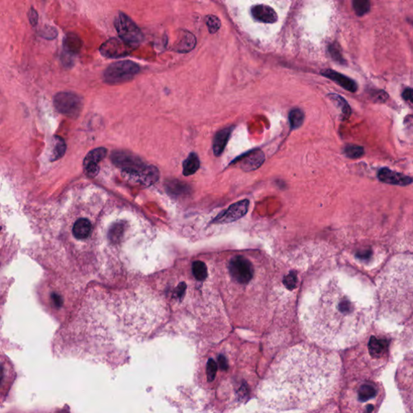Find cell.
<instances>
[{
	"label": "cell",
	"instance_id": "6da1fadb",
	"mask_svg": "<svg viewBox=\"0 0 413 413\" xmlns=\"http://www.w3.org/2000/svg\"><path fill=\"white\" fill-rule=\"evenodd\" d=\"M337 355L306 345L287 350L272 364L259 396L277 410L310 409L330 397L340 377Z\"/></svg>",
	"mask_w": 413,
	"mask_h": 413
},
{
	"label": "cell",
	"instance_id": "7a4b0ae2",
	"mask_svg": "<svg viewBox=\"0 0 413 413\" xmlns=\"http://www.w3.org/2000/svg\"><path fill=\"white\" fill-rule=\"evenodd\" d=\"M369 307L355 299L339 278L318 284L306 296L301 323L311 342L327 348H343L355 342L371 321Z\"/></svg>",
	"mask_w": 413,
	"mask_h": 413
},
{
	"label": "cell",
	"instance_id": "3957f363",
	"mask_svg": "<svg viewBox=\"0 0 413 413\" xmlns=\"http://www.w3.org/2000/svg\"><path fill=\"white\" fill-rule=\"evenodd\" d=\"M380 296L386 309L413 308V258L399 259L387 269L380 282Z\"/></svg>",
	"mask_w": 413,
	"mask_h": 413
},
{
	"label": "cell",
	"instance_id": "277c9868",
	"mask_svg": "<svg viewBox=\"0 0 413 413\" xmlns=\"http://www.w3.org/2000/svg\"><path fill=\"white\" fill-rule=\"evenodd\" d=\"M381 388L371 381H360L350 386L343 395L346 413H375L381 403Z\"/></svg>",
	"mask_w": 413,
	"mask_h": 413
},
{
	"label": "cell",
	"instance_id": "5b68a950",
	"mask_svg": "<svg viewBox=\"0 0 413 413\" xmlns=\"http://www.w3.org/2000/svg\"><path fill=\"white\" fill-rule=\"evenodd\" d=\"M111 161L123 171L137 177L142 183L152 184L159 178V170L152 165L145 163L141 157L127 150H115L111 155Z\"/></svg>",
	"mask_w": 413,
	"mask_h": 413
},
{
	"label": "cell",
	"instance_id": "8992f818",
	"mask_svg": "<svg viewBox=\"0 0 413 413\" xmlns=\"http://www.w3.org/2000/svg\"><path fill=\"white\" fill-rule=\"evenodd\" d=\"M140 71L139 65L133 61L129 60L116 61L104 70L103 80L108 85H119L133 80Z\"/></svg>",
	"mask_w": 413,
	"mask_h": 413
},
{
	"label": "cell",
	"instance_id": "52a82bcc",
	"mask_svg": "<svg viewBox=\"0 0 413 413\" xmlns=\"http://www.w3.org/2000/svg\"><path fill=\"white\" fill-rule=\"evenodd\" d=\"M115 28L120 39L134 50L142 43L144 36L139 27L128 15L120 12L115 16Z\"/></svg>",
	"mask_w": 413,
	"mask_h": 413
},
{
	"label": "cell",
	"instance_id": "ba28073f",
	"mask_svg": "<svg viewBox=\"0 0 413 413\" xmlns=\"http://www.w3.org/2000/svg\"><path fill=\"white\" fill-rule=\"evenodd\" d=\"M53 105L59 113L75 119L83 110V100L74 92H59L53 98Z\"/></svg>",
	"mask_w": 413,
	"mask_h": 413
},
{
	"label": "cell",
	"instance_id": "9c48e42d",
	"mask_svg": "<svg viewBox=\"0 0 413 413\" xmlns=\"http://www.w3.org/2000/svg\"><path fill=\"white\" fill-rule=\"evenodd\" d=\"M229 273L237 282L246 284L254 276V268L248 259L242 256H236L229 262Z\"/></svg>",
	"mask_w": 413,
	"mask_h": 413
},
{
	"label": "cell",
	"instance_id": "30bf717a",
	"mask_svg": "<svg viewBox=\"0 0 413 413\" xmlns=\"http://www.w3.org/2000/svg\"><path fill=\"white\" fill-rule=\"evenodd\" d=\"M134 49L123 42L121 39L111 38L103 44L100 47V53L107 58H118L125 57Z\"/></svg>",
	"mask_w": 413,
	"mask_h": 413
},
{
	"label": "cell",
	"instance_id": "8fae6325",
	"mask_svg": "<svg viewBox=\"0 0 413 413\" xmlns=\"http://www.w3.org/2000/svg\"><path fill=\"white\" fill-rule=\"evenodd\" d=\"M107 154V150L103 147L94 149L90 151L83 160V170L89 178H95L100 172V161L103 160Z\"/></svg>",
	"mask_w": 413,
	"mask_h": 413
},
{
	"label": "cell",
	"instance_id": "7c38bea8",
	"mask_svg": "<svg viewBox=\"0 0 413 413\" xmlns=\"http://www.w3.org/2000/svg\"><path fill=\"white\" fill-rule=\"evenodd\" d=\"M250 202L245 200L231 205L226 211L222 212L214 220V223L217 224H226L232 223L243 217L248 211Z\"/></svg>",
	"mask_w": 413,
	"mask_h": 413
},
{
	"label": "cell",
	"instance_id": "4fadbf2b",
	"mask_svg": "<svg viewBox=\"0 0 413 413\" xmlns=\"http://www.w3.org/2000/svg\"><path fill=\"white\" fill-rule=\"evenodd\" d=\"M265 161V155L261 150H254L249 151L245 155L238 157L234 162H239L242 170L246 171L257 170Z\"/></svg>",
	"mask_w": 413,
	"mask_h": 413
},
{
	"label": "cell",
	"instance_id": "5bb4252c",
	"mask_svg": "<svg viewBox=\"0 0 413 413\" xmlns=\"http://www.w3.org/2000/svg\"><path fill=\"white\" fill-rule=\"evenodd\" d=\"M379 180L392 185L406 186L413 183L410 177L404 175L398 172L392 171L388 168H383L378 171Z\"/></svg>",
	"mask_w": 413,
	"mask_h": 413
},
{
	"label": "cell",
	"instance_id": "9a60e30c",
	"mask_svg": "<svg viewBox=\"0 0 413 413\" xmlns=\"http://www.w3.org/2000/svg\"><path fill=\"white\" fill-rule=\"evenodd\" d=\"M251 14L257 21L265 24H274L278 20L276 11L267 5L258 4L253 6Z\"/></svg>",
	"mask_w": 413,
	"mask_h": 413
},
{
	"label": "cell",
	"instance_id": "2e32d148",
	"mask_svg": "<svg viewBox=\"0 0 413 413\" xmlns=\"http://www.w3.org/2000/svg\"><path fill=\"white\" fill-rule=\"evenodd\" d=\"M322 75L326 77L328 79L333 80L338 85L341 86L342 88L350 92H356L358 90V85L355 81L350 79L349 77L340 74L338 72L333 70H326L321 73Z\"/></svg>",
	"mask_w": 413,
	"mask_h": 413
},
{
	"label": "cell",
	"instance_id": "e0dca14e",
	"mask_svg": "<svg viewBox=\"0 0 413 413\" xmlns=\"http://www.w3.org/2000/svg\"><path fill=\"white\" fill-rule=\"evenodd\" d=\"M233 128L234 126L228 127L221 129L215 134L213 141V152L216 157H219L224 152L231 134L233 133Z\"/></svg>",
	"mask_w": 413,
	"mask_h": 413
},
{
	"label": "cell",
	"instance_id": "ac0fdd59",
	"mask_svg": "<svg viewBox=\"0 0 413 413\" xmlns=\"http://www.w3.org/2000/svg\"><path fill=\"white\" fill-rule=\"evenodd\" d=\"M196 37L187 31H183L174 44V50L178 52H188L196 47Z\"/></svg>",
	"mask_w": 413,
	"mask_h": 413
},
{
	"label": "cell",
	"instance_id": "d6986e66",
	"mask_svg": "<svg viewBox=\"0 0 413 413\" xmlns=\"http://www.w3.org/2000/svg\"><path fill=\"white\" fill-rule=\"evenodd\" d=\"M92 224L87 218H80L74 223L72 234L79 240L85 239L92 233Z\"/></svg>",
	"mask_w": 413,
	"mask_h": 413
},
{
	"label": "cell",
	"instance_id": "ffe728a7",
	"mask_svg": "<svg viewBox=\"0 0 413 413\" xmlns=\"http://www.w3.org/2000/svg\"><path fill=\"white\" fill-rule=\"evenodd\" d=\"M83 42L79 36L74 33H69L64 38V49L65 52H70V54H75L79 52L82 48Z\"/></svg>",
	"mask_w": 413,
	"mask_h": 413
},
{
	"label": "cell",
	"instance_id": "44dd1931",
	"mask_svg": "<svg viewBox=\"0 0 413 413\" xmlns=\"http://www.w3.org/2000/svg\"><path fill=\"white\" fill-rule=\"evenodd\" d=\"M52 150L50 161H55L61 159L66 152V144L62 137L54 136L52 139Z\"/></svg>",
	"mask_w": 413,
	"mask_h": 413
},
{
	"label": "cell",
	"instance_id": "7402d4cb",
	"mask_svg": "<svg viewBox=\"0 0 413 413\" xmlns=\"http://www.w3.org/2000/svg\"><path fill=\"white\" fill-rule=\"evenodd\" d=\"M200 161L198 155L196 153H191L183 164V174L185 176H190L195 174L200 168Z\"/></svg>",
	"mask_w": 413,
	"mask_h": 413
},
{
	"label": "cell",
	"instance_id": "603a6c76",
	"mask_svg": "<svg viewBox=\"0 0 413 413\" xmlns=\"http://www.w3.org/2000/svg\"><path fill=\"white\" fill-rule=\"evenodd\" d=\"M328 97L341 108L344 119H348L350 116V114H351V108H350V105L348 104L347 101L343 97L339 96V95H337V94H329Z\"/></svg>",
	"mask_w": 413,
	"mask_h": 413
},
{
	"label": "cell",
	"instance_id": "cb8c5ba5",
	"mask_svg": "<svg viewBox=\"0 0 413 413\" xmlns=\"http://www.w3.org/2000/svg\"><path fill=\"white\" fill-rule=\"evenodd\" d=\"M305 113L301 109H292L289 113L290 125L292 130L300 128L305 121Z\"/></svg>",
	"mask_w": 413,
	"mask_h": 413
},
{
	"label": "cell",
	"instance_id": "d4e9b609",
	"mask_svg": "<svg viewBox=\"0 0 413 413\" xmlns=\"http://www.w3.org/2000/svg\"><path fill=\"white\" fill-rule=\"evenodd\" d=\"M192 273L197 280H205L207 276V268L205 262L201 261H194L192 264Z\"/></svg>",
	"mask_w": 413,
	"mask_h": 413
},
{
	"label": "cell",
	"instance_id": "484cf974",
	"mask_svg": "<svg viewBox=\"0 0 413 413\" xmlns=\"http://www.w3.org/2000/svg\"><path fill=\"white\" fill-rule=\"evenodd\" d=\"M353 7L356 15L361 16L370 11V2L368 0H355L353 2Z\"/></svg>",
	"mask_w": 413,
	"mask_h": 413
},
{
	"label": "cell",
	"instance_id": "4316f807",
	"mask_svg": "<svg viewBox=\"0 0 413 413\" xmlns=\"http://www.w3.org/2000/svg\"><path fill=\"white\" fill-rule=\"evenodd\" d=\"M344 154L349 158H359L364 155V149L357 145H348L344 149Z\"/></svg>",
	"mask_w": 413,
	"mask_h": 413
},
{
	"label": "cell",
	"instance_id": "83f0119b",
	"mask_svg": "<svg viewBox=\"0 0 413 413\" xmlns=\"http://www.w3.org/2000/svg\"><path fill=\"white\" fill-rule=\"evenodd\" d=\"M206 25H207L210 33H215L220 29L221 23H220V19L217 16L211 15H208L206 18Z\"/></svg>",
	"mask_w": 413,
	"mask_h": 413
},
{
	"label": "cell",
	"instance_id": "f1b7e54d",
	"mask_svg": "<svg viewBox=\"0 0 413 413\" xmlns=\"http://www.w3.org/2000/svg\"><path fill=\"white\" fill-rule=\"evenodd\" d=\"M39 35L46 40H53L57 37V31L53 27L46 25L40 31Z\"/></svg>",
	"mask_w": 413,
	"mask_h": 413
},
{
	"label": "cell",
	"instance_id": "f546056e",
	"mask_svg": "<svg viewBox=\"0 0 413 413\" xmlns=\"http://www.w3.org/2000/svg\"><path fill=\"white\" fill-rule=\"evenodd\" d=\"M328 50H329L331 56L334 59L335 61H337V62L342 64L345 62L343 57H342V53H341V51H340L339 47L337 45H330Z\"/></svg>",
	"mask_w": 413,
	"mask_h": 413
},
{
	"label": "cell",
	"instance_id": "4dcf8cb0",
	"mask_svg": "<svg viewBox=\"0 0 413 413\" xmlns=\"http://www.w3.org/2000/svg\"><path fill=\"white\" fill-rule=\"evenodd\" d=\"M28 15H29V20L31 25L33 27L37 26V23H38V13H37V11H36L34 7H31Z\"/></svg>",
	"mask_w": 413,
	"mask_h": 413
},
{
	"label": "cell",
	"instance_id": "1f68e13d",
	"mask_svg": "<svg viewBox=\"0 0 413 413\" xmlns=\"http://www.w3.org/2000/svg\"><path fill=\"white\" fill-rule=\"evenodd\" d=\"M402 96L405 100L413 103V89L408 88L405 90V92H403Z\"/></svg>",
	"mask_w": 413,
	"mask_h": 413
},
{
	"label": "cell",
	"instance_id": "d6a6232c",
	"mask_svg": "<svg viewBox=\"0 0 413 413\" xmlns=\"http://www.w3.org/2000/svg\"><path fill=\"white\" fill-rule=\"evenodd\" d=\"M52 300H53V302H54L55 305L57 307H61L63 304V301H62V299L57 295V294H52Z\"/></svg>",
	"mask_w": 413,
	"mask_h": 413
}]
</instances>
